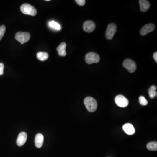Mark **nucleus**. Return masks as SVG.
<instances>
[{"instance_id": "6ab92c4d", "label": "nucleus", "mask_w": 157, "mask_h": 157, "mask_svg": "<svg viewBox=\"0 0 157 157\" xmlns=\"http://www.w3.org/2000/svg\"><path fill=\"white\" fill-rule=\"evenodd\" d=\"M140 104L142 106H146L148 104V101L143 96H140L139 98Z\"/></svg>"}, {"instance_id": "f257e3e1", "label": "nucleus", "mask_w": 157, "mask_h": 157, "mask_svg": "<svg viewBox=\"0 0 157 157\" xmlns=\"http://www.w3.org/2000/svg\"><path fill=\"white\" fill-rule=\"evenodd\" d=\"M84 104L89 112H94L97 109V102L96 100L91 97H87L84 99Z\"/></svg>"}, {"instance_id": "f3484780", "label": "nucleus", "mask_w": 157, "mask_h": 157, "mask_svg": "<svg viewBox=\"0 0 157 157\" xmlns=\"http://www.w3.org/2000/svg\"><path fill=\"white\" fill-rule=\"evenodd\" d=\"M148 149L150 151H156L157 150V142L156 141L150 142L147 145Z\"/></svg>"}, {"instance_id": "9b49d317", "label": "nucleus", "mask_w": 157, "mask_h": 157, "mask_svg": "<svg viewBox=\"0 0 157 157\" xmlns=\"http://www.w3.org/2000/svg\"><path fill=\"white\" fill-rule=\"evenodd\" d=\"M123 129L125 132L129 135H134L135 133V130L131 124L127 123L123 125Z\"/></svg>"}, {"instance_id": "412c9836", "label": "nucleus", "mask_w": 157, "mask_h": 157, "mask_svg": "<svg viewBox=\"0 0 157 157\" xmlns=\"http://www.w3.org/2000/svg\"><path fill=\"white\" fill-rule=\"evenodd\" d=\"M75 1L79 6H84L85 4L86 1L85 0H76Z\"/></svg>"}, {"instance_id": "5701e85b", "label": "nucleus", "mask_w": 157, "mask_h": 157, "mask_svg": "<svg viewBox=\"0 0 157 157\" xmlns=\"http://www.w3.org/2000/svg\"><path fill=\"white\" fill-rule=\"evenodd\" d=\"M153 58H154V60L156 61V63H157V53L156 52V53H154V54H153Z\"/></svg>"}, {"instance_id": "1a4fd4ad", "label": "nucleus", "mask_w": 157, "mask_h": 157, "mask_svg": "<svg viewBox=\"0 0 157 157\" xmlns=\"http://www.w3.org/2000/svg\"><path fill=\"white\" fill-rule=\"evenodd\" d=\"M155 29V24L152 23L148 24L144 26L140 31V35H145L149 33L153 32Z\"/></svg>"}, {"instance_id": "20e7f679", "label": "nucleus", "mask_w": 157, "mask_h": 157, "mask_svg": "<svg viewBox=\"0 0 157 157\" xmlns=\"http://www.w3.org/2000/svg\"><path fill=\"white\" fill-rule=\"evenodd\" d=\"M30 36L31 35L29 32H19L15 35V39L20 42L21 44H23L29 41Z\"/></svg>"}, {"instance_id": "a211bd4d", "label": "nucleus", "mask_w": 157, "mask_h": 157, "mask_svg": "<svg viewBox=\"0 0 157 157\" xmlns=\"http://www.w3.org/2000/svg\"><path fill=\"white\" fill-rule=\"evenodd\" d=\"M49 25L52 29H55V30H60L61 29L60 24L54 21L49 22Z\"/></svg>"}, {"instance_id": "0eeeda50", "label": "nucleus", "mask_w": 157, "mask_h": 157, "mask_svg": "<svg viewBox=\"0 0 157 157\" xmlns=\"http://www.w3.org/2000/svg\"><path fill=\"white\" fill-rule=\"evenodd\" d=\"M115 102L116 104L119 107L124 108L128 105V100L122 95L117 96L115 98Z\"/></svg>"}, {"instance_id": "aec40b11", "label": "nucleus", "mask_w": 157, "mask_h": 157, "mask_svg": "<svg viewBox=\"0 0 157 157\" xmlns=\"http://www.w3.org/2000/svg\"><path fill=\"white\" fill-rule=\"evenodd\" d=\"M6 31V27L4 25L0 26V41L3 37Z\"/></svg>"}, {"instance_id": "4be33fe9", "label": "nucleus", "mask_w": 157, "mask_h": 157, "mask_svg": "<svg viewBox=\"0 0 157 157\" xmlns=\"http://www.w3.org/2000/svg\"><path fill=\"white\" fill-rule=\"evenodd\" d=\"M4 68V64L3 63H0V76L2 75L3 74Z\"/></svg>"}, {"instance_id": "f8f14e48", "label": "nucleus", "mask_w": 157, "mask_h": 157, "mask_svg": "<svg viewBox=\"0 0 157 157\" xmlns=\"http://www.w3.org/2000/svg\"><path fill=\"white\" fill-rule=\"evenodd\" d=\"M43 135L40 133L37 134L35 136V146L37 148L42 147L43 144Z\"/></svg>"}, {"instance_id": "ddd939ff", "label": "nucleus", "mask_w": 157, "mask_h": 157, "mask_svg": "<svg viewBox=\"0 0 157 157\" xmlns=\"http://www.w3.org/2000/svg\"><path fill=\"white\" fill-rule=\"evenodd\" d=\"M139 3L140 10L141 12H145L147 11L150 7V4L147 0H140Z\"/></svg>"}, {"instance_id": "dca6fc26", "label": "nucleus", "mask_w": 157, "mask_h": 157, "mask_svg": "<svg viewBox=\"0 0 157 157\" xmlns=\"http://www.w3.org/2000/svg\"><path fill=\"white\" fill-rule=\"evenodd\" d=\"M157 87L156 86H152L149 89L148 94L150 97L151 99H154L157 95Z\"/></svg>"}, {"instance_id": "9d476101", "label": "nucleus", "mask_w": 157, "mask_h": 157, "mask_svg": "<svg viewBox=\"0 0 157 157\" xmlns=\"http://www.w3.org/2000/svg\"><path fill=\"white\" fill-rule=\"evenodd\" d=\"M27 135L25 132H22L18 136L17 139V145L19 146H22L27 140Z\"/></svg>"}, {"instance_id": "6e6552de", "label": "nucleus", "mask_w": 157, "mask_h": 157, "mask_svg": "<svg viewBox=\"0 0 157 157\" xmlns=\"http://www.w3.org/2000/svg\"><path fill=\"white\" fill-rule=\"evenodd\" d=\"M95 23L93 21L90 20L86 21L83 24L84 31L88 33L92 32L95 30Z\"/></svg>"}, {"instance_id": "7ed1b4c3", "label": "nucleus", "mask_w": 157, "mask_h": 157, "mask_svg": "<svg viewBox=\"0 0 157 157\" xmlns=\"http://www.w3.org/2000/svg\"><path fill=\"white\" fill-rule=\"evenodd\" d=\"M85 60L88 64L98 63L100 60V57L97 54L94 52H90L86 55Z\"/></svg>"}, {"instance_id": "4468645a", "label": "nucleus", "mask_w": 157, "mask_h": 157, "mask_svg": "<svg viewBox=\"0 0 157 157\" xmlns=\"http://www.w3.org/2000/svg\"><path fill=\"white\" fill-rule=\"evenodd\" d=\"M66 44L65 42H62L59 45V46L57 48V50L58 52L59 55L61 56H65L66 55Z\"/></svg>"}, {"instance_id": "f03ea898", "label": "nucleus", "mask_w": 157, "mask_h": 157, "mask_svg": "<svg viewBox=\"0 0 157 157\" xmlns=\"http://www.w3.org/2000/svg\"><path fill=\"white\" fill-rule=\"evenodd\" d=\"M21 11L26 15L35 16L37 14V10L34 6L29 4H24L21 7Z\"/></svg>"}, {"instance_id": "39448f33", "label": "nucleus", "mask_w": 157, "mask_h": 157, "mask_svg": "<svg viewBox=\"0 0 157 157\" xmlns=\"http://www.w3.org/2000/svg\"><path fill=\"white\" fill-rule=\"evenodd\" d=\"M117 30V26L115 23H110L107 26L106 32V37L108 40L113 39Z\"/></svg>"}, {"instance_id": "2eb2a0df", "label": "nucleus", "mask_w": 157, "mask_h": 157, "mask_svg": "<svg viewBox=\"0 0 157 157\" xmlns=\"http://www.w3.org/2000/svg\"><path fill=\"white\" fill-rule=\"evenodd\" d=\"M37 57L41 61H44L49 58V54L46 52H39L37 54Z\"/></svg>"}, {"instance_id": "423d86ee", "label": "nucleus", "mask_w": 157, "mask_h": 157, "mask_svg": "<svg viewBox=\"0 0 157 157\" xmlns=\"http://www.w3.org/2000/svg\"><path fill=\"white\" fill-rule=\"evenodd\" d=\"M123 65L130 73H133L137 69V65L133 60L131 59H126L123 63Z\"/></svg>"}]
</instances>
